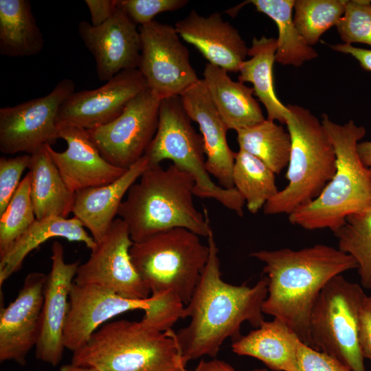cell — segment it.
Returning a JSON list of instances; mask_svg holds the SVG:
<instances>
[{
  "label": "cell",
  "mask_w": 371,
  "mask_h": 371,
  "mask_svg": "<svg viewBox=\"0 0 371 371\" xmlns=\"http://www.w3.org/2000/svg\"><path fill=\"white\" fill-rule=\"evenodd\" d=\"M148 166V159L143 156L115 181L75 192L72 213L91 232L95 243L104 237L124 195Z\"/></svg>",
  "instance_id": "cell-22"
},
{
  "label": "cell",
  "mask_w": 371,
  "mask_h": 371,
  "mask_svg": "<svg viewBox=\"0 0 371 371\" xmlns=\"http://www.w3.org/2000/svg\"><path fill=\"white\" fill-rule=\"evenodd\" d=\"M78 31L94 58L100 81L107 82L124 70L138 68L141 55L139 31L119 7L114 15L100 26L81 21Z\"/></svg>",
  "instance_id": "cell-17"
},
{
  "label": "cell",
  "mask_w": 371,
  "mask_h": 371,
  "mask_svg": "<svg viewBox=\"0 0 371 371\" xmlns=\"http://www.w3.org/2000/svg\"><path fill=\"white\" fill-rule=\"evenodd\" d=\"M336 27L344 43L371 46V1L347 0L344 14Z\"/></svg>",
  "instance_id": "cell-35"
},
{
  "label": "cell",
  "mask_w": 371,
  "mask_h": 371,
  "mask_svg": "<svg viewBox=\"0 0 371 371\" xmlns=\"http://www.w3.org/2000/svg\"><path fill=\"white\" fill-rule=\"evenodd\" d=\"M58 128L59 139L67 143L66 150L58 152L50 145L45 148L73 192L112 183L128 170L117 168L105 160L86 129L69 125Z\"/></svg>",
  "instance_id": "cell-19"
},
{
  "label": "cell",
  "mask_w": 371,
  "mask_h": 371,
  "mask_svg": "<svg viewBox=\"0 0 371 371\" xmlns=\"http://www.w3.org/2000/svg\"><path fill=\"white\" fill-rule=\"evenodd\" d=\"M175 27L179 36L194 45L209 63L228 72H238L248 56L245 41L220 13L204 16L192 10L186 17L178 21Z\"/></svg>",
  "instance_id": "cell-21"
},
{
  "label": "cell",
  "mask_w": 371,
  "mask_h": 371,
  "mask_svg": "<svg viewBox=\"0 0 371 371\" xmlns=\"http://www.w3.org/2000/svg\"><path fill=\"white\" fill-rule=\"evenodd\" d=\"M54 237L80 242L93 249L96 243L81 222L73 217H49L36 219L15 243L8 254L0 260V285L21 269L27 256L40 245Z\"/></svg>",
  "instance_id": "cell-25"
},
{
  "label": "cell",
  "mask_w": 371,
  "mask_h": 371,
  "mask_svg": "<svg viewBox=\"0 0 371 371\" xmlns=\"http://www.w3.org/2000/svg\"><path fill=\"white\" fill-rule=\"evenodd\" d=\"M359 341L363 359L371 365V296L364 299L359 318Z\"/></svg>",
  "instance_id": "cell-39"
},
{
  "label": "cell",
  "mask_w": 371,
  "mask_h": 371,
  "mask_svg": "<svg viewBox=\"0 0 371 371\" xmlns=\"http://www.w3.org/2000/svg\"><path fill=\"white\" fill-rule=\"evenodd\" d=\"M69 308L63 330V344L73 352L82 347L92 334L111 318L142 309V320L161 328H169L182 319L184 305L178 301L150 295L144 300L123 297L95 285L72 284Z\"/></svg>",
  "instance_id": "cell-10"
},
{
  "label": "cell",
  "mask_w": 371,
  "mask_h": 371,
  "mask_svg": "<svg viewBox=\"0 0 371 371\" xmlns=\"http://www.w3.org/2000/svg\"><path fill=\"white\" fill-rule=\"evenodd\" d=\"M190 121L180 96L161 100L157 131L144 154L148 165L172 161L194 179V196L214 199L242 216L245 200L235 188H224L212 181L205 166L202 135L196 132Z\"/></svg>",
  "instance_id": "cell-8"
},
{
  "label": "cell",
  "mask_w": 371,
  "mask_h": 371,
  "mask_svg": "<svg viewBox=\"0 0 371 371\" xmlns=\"http://www.w3.org/2000/svg\"><path fill=\"white\" fill-rule=\"evenodd\" d=\"M250 256L264 263L268 279L263 313L280 319L311 346L309 319L322 289L334 277L357 268L355 260L338 248L317 244L298 250H260Z\"/></svg>",
  "instance_id": "cell-2"
},
{
  "label": "cell",
  "mask_w": 371,
  "mask_h": 371,
  "mask_svg": "<svg viewBox=\"0 0 371 371\" xmlns=\"http://www.w3.org/2000/svg\"><path fill=\"white\" fill-rule=\"evenodd\" d=\"M91 24L98 27L109 21L118 8V0H85Z\"/></svg>",
  "instance_id": "cell-40"
},
{
  "label": "cell",
  "mask_w": 371,
  "mask_h": 371,
  "mask_svg": "<svg viewBox=\"0 0 371 371\" xmlns=\"http://www.w3.org/2000/svg\"><path fill=\"white\" fill-rule=\"evenodd\" d=\"M51 260V270L44 288L41 328L35 356L56 366L60 362L65 348L63 330L69 308V291L80 262H66L63 246L58 241L52 243Z\"/></svg>",
  "instance_id": "cell-18"
},
{
  "label": "cell",
  "mask_w": 371,
  "mask_h": 371,
  "mask_svg": "<svg viewBox=\"0 0 371 371\" xmlns=\"http://www.w3.org/2000/svg\"><path fill=\"white\" fill-rule=\"evenodd\" d=\"M139 31L141 55L137 69L148 87L161 99L180 95L199 80L175 26L153 20L141 25Z\"/></svg>",
  "instance_id": "cell-13"
},
{
  "label": "cell",
  "mask_w": 371,
  "mask_h": 371,
  "mask_svg": "<svg viewBox=\"0 0 371 371\" xmlns=\"http://www.w3.org/2000/svg\"><path fill=\"white\" fill-rule=\"evenodd\" d=\"M43 34L28 0H0V54L18 58L40 53Z\"/></svg>",
  "instance_id": "cell-28"
},
{
  "label": "cell",
  "mask_w": 371,
  "mask_h": 371,
  "mask_svg": "<svg viewBox=\"0 0 371 371\" xmlns=\"http://www.w3.org/2000/svg\"><path fill=\"white\" fill-rule=\"evenodd\" d=\"M179 96L187 115L199 126L207 172L222 188H234L232 172L236 152L227 144L226 134L228 129L212 102L203 80L199 79Z\"/></svg>",
  "instance_id": "cell-20"
},
{
  "label": "cell",
  "mask_w": 371,
  "mask_h": 371,
  "mask_svg": "<svg viewBox=\"0 0 371 371\" xmlns=\"http://www.w3.org/2000/svg\"><path fill=\"white\" fill-rule=\"evenodd\" d=\"M198 371H236L234 368L224 361L214 359L205 361L201 360L196 366ZM252 371H268L266 368H256Z\"/></svg>",
  "instance_id": "cell-42"
},
{
  "label": "cell",
  "mask_w": 371,
  "mask_h": 371,
  "mask_svg": "<svg viewBox=\"0 0 371 371\" xmlns=\"http://www.w3.org/2000/svg\"><path fill=\"white\" fill-rule=\"evenodd\" d=\"M188 3L187 0H118V7L141 26L153 21L156 15L181 9Z\"/></svg>",
  "instance_id": "cell-36"
},
{
  "label": "cell",
  "mask_w": 371,
  "mask_h": 371,
  "mask_svg": "<svg viewBox=\"0 0 371 371\" xmlns=\"http://www.w3.org/2000/svg\"><path fill=\"white\" fill-rule=\"evenodd\" d=\"M71 363L98 371H186L187 363L172 329L125 319L101 326Z\"/></svg>",
  "instance_id": "cell-5"
},
{
  "label": "cell",
  "mask_w": 371,
  "mask_h": 371,
  "mask_svg": "<svg viewBox=\"0 0 371 371\" xmlns=\"http://www.w3.org/2000/svg\"><path fill=\"white\" fill-rule=\"evenodd\" d=\"M256 10L270 17L278 30L276 61L283 65L301 66L318 56L297 30L293 16L294 0H251Z\"/></svg>",
  "instance_id": "cell-29"
},
{
  "label": "cell",
  "mask_w": 371,
  "mask_h": 371,
  "mask_svg": "<svg viewBox=\"0 0 371 371\" xmlns=\"http://www.w3.org/2000/svg\"><path fill=\"white\" fill-rule=\"evenodd\" d=\"M232 179L234 187L252 214L263 208L279 192L274 172L261 160L240 148L235 153Z\"/></svg>",
  "instance_id": "cell-31"
},
{
  "label": "cell",
  "mask_w": 371,
  "mask_h": 371,
  "mask_svg": "<svg viewBox=\"0 0 371 371\" xmlns=\"http://www.w3.org/2000/svg\"><path fill=\"white\" fill-rule=\"evenodd\" d=\"M199 236L181 227L157 233L130 249L132 263L151 295L181 302L191 299L209 258Z\"/></svg>",
  "instance_id": "cell-7"
},
{
  "label": "cell",
  "mask_w": 371,
  "mask_h": 371,
  "mask_svg": "<svg viewBox=\"0 0 371 371\" xmlns=\"http://www.w3.org/2000/svg\"><path fill=\"white\" fill-rule=\"evenodd\" d=\"M58 371H98L93 368L75 365L72 363L62 366Z\"/></svg>",
  "instance_id": "cell-44"
},
{
  "label": "cell",
  "mask_w": 371,
  "mask_h": 371,
  "mask_svg": "<svg viewBox=\"0 0 371 371\" xmlns=\"http://www.w3.org/2000/svg\"><path fill=\"white\" fill-rule=\"evenodd\" d=\"M28 169L36 218H67L72 212L75 192L65 183L45 147L30 155Z\"/></svg>",
  "instance_id": "cell-26"
},
{
  "label": "cell",
  "mask_w": 371,
  "mask_h": 371,
  "mask_svg": "<svg viewBox=\"0 0 371 371\" xmlns=\"http://www.w3.org/2000/svg\"><path fill=\"white\" fill-rule=\"evenodd\" d=\"M297 371H352L348 367L325 353L301 342Z\"/></svg>",
  "instance_id": "cell-38"
},
{
  "label": "cell",
  "mask_w": 371,
  "mask_h": 371,
  "mask_svg": "<svg viewBox=\"0 0 371 371\" xmlns=\"http://www.w3.org/2000/svg\"><path fill=\"white\" fill-rule=\"evenodd\" d=\"M161 100L148 88L131 100L116 119L87 130L105 160L127 170L144 156L157 131Z\"/></svg>",
  "instance_id": "cell-12"
},
{
  "label": "cell",
  "mask_w": 371,
  "mask_h": 371,
  "mask_svg": "<svg viewBox=\"0 0 371 371\" xmlns=\"http://www.w3.org/2000/svg\"><path fill=\"white\" fill-rule=\"evenodd\" d=\"M333 144L337 159L336 172L319 195L288 216L292 225L307 230L341 227L349 216L371 207V177L357 150L366 129L352 120L344 124L321 120Z\"/></svg>",
  "instance_id": "cell-4"
},
{
  "label": "cell",
  "mask_w": 371,
  "mask_h": 371,
  "mask_svg": "<svg viewBox=\"0 0 371 371\" xmlns=\"http://www.w3.org/2000/svg\"><path fill=\"white\" fill-rule=\"evenodd\" d=\"M207 238L209 258L191 299L183 308V319L190 317V322L176 332L187 363L206 355L215 358L226 339L236 341L241 337L243 322L257 328L265 321L262 307L267 296V276L251 287L225 282L221 278L218 249L213 233Z\"/></svg>",
  "instance_id": "cell-1"
},
{
  "label": "cell",
  "mask_w": 371,
  "mask_h": 371,
  "mask_svg": "<svg viewBox=\"0 0 371 371\" xmlns=\"http://www.w3.org/2000/svg\"><path fill=\"white\" fill-rule=\"evenodd\" d=\"M203 80L228 130L237 132L265 120L253 88L232 80L225 69L207 63Z\"/></svg>",
  "instance_id": "cell-24"
},
{
  "label": "cell",
  "mask_w": 371,
  "mask_h": 371,
  "mask_svg": "<svg viewBox=\"0 0 371 371\" xmlns=\"http://www.w3.org/2000/svg\"><path fill=\"white\" fill-rule=\"evenodd\" d=\"M35 220L31 199V173L28 172L0 215V260L8 254Z\"/></svg>",
  "instance_id": "cell-34"
},
{
  "label": "cell",
  "mask_w": 371,
  "mask_h": 371,
  "mask_svg": "<svg viewBox=\"0 0 371 371\" xmlns=\"http://www.w3.org/2000/svg\"><path fill=\"white\" fill-rule=\"evenodd\" d=\"M194 188L192 177L175 165H148L117 211L133 242L175 227L206 238L212 234L206 212L203 215L194 204Z\"/></svg>",
  "instance_id": "cell-3"
},
{
  "label": "cell",
  "mask_w": 371,
  "mask_h": 371,
  "mask_svg": "<svg viewBox=\"0 0 371 371\" xmlns=\"http://www.w3.org/2000/svg\"><path fill=\"white\" fill-rule=\"evenodd\" d=\"M30 155L0 158V215H1L21 181V177L28 168Z\"/></svg>",
  "instance_id": "cell-37"
},
{
  "label": "cell",
  "mask_w": 371,
  "mask_h": 371,
  "mask_svg": "<svg viewBox=\"0 0 371 371\" xmlns=\"http://www.w3.org/2000/svg\"><path fill=\"white\" fill-rule=\"evenodd\" d=\"M186 371H188V370H186ZM192 371H198L197 368L196 367L195 369L194 370H192Z\"/></svg>",
  "instance_id": "cell-45"
},
{
  "label": "cell",
  "mask_w": 371,
  "mask_h": 371,
  "mask_svg": "<svg viewBox=\"0 0 371 371\" xmlns=\"http://www.w3.org/2000/svg\"><path fill=\"white\" fill-rule=\"evenodd\" d=\"M236 133L239 148L261 160L276 175L288 166L291 139L282 125L267 118Z\"/></svg>",
  "instance_id": "cell-30"
},
{
  "label": "cell",
  "mask_w": 371,
  "mask_h": 371,
  "mask_svg": "<svg viewBox=\"0 0 371 371\" xmlns=\"http://www.w3.org/2000/svg\"><path fill=\"white\" fill-rule=\"evenodd\" d=\"M276 49V38L254 37L248 51L250 58L241 63L238 78L240 82L253 85L254 94L265 107L268 119L285 124L288 109L278 98L273 84Z\"/></svg>",
  "instance_id": "cell-27"
},
{
  "label": "cell",
  "mask_w": 371,
  "mask_h": 371,
  "mask_svg": "<svg viewBox=\"0 0 371 371\" xmlns=\"http://www.w3.org/2000/svg\"><path fill=\"white\" fill-rule=\"evenodd\" d=\"M366 295L360 284L338 275L322 289L310 315V347L352 371H366L359 341V318Z\"/></svg>",
  "instance_id": "cell-9"
},
{
  "label": "cell",
  "mask_w": 371,
  "mask_h": 371,
  "mask_svg": "<svg viewBox=\"0 0 371 371\" xmlns=\"http://www.w3.org/2000/svg\"><path fill=\"white\" fill-rule=\"evenodd\" d=\"M285 124L291 149L285 177L287 186L267 202L264 214H289L317 198L334 176L335 152L322 123L308 109L286 106Z\"/></svg>",
  "instance_id": "cell-6"
},
{
  "label": "cell",
  "mask_w": 371,
  "mask_h": 371,
  "mask_svg": "<svg viewBox=\"0 0 371 371\" xmlns=\"http://www.w3.org/2000/svg\"><path fill=\"white\" fill-rule=\"evenodd\" d=\"M369 172H370V177H371V168H369Z\"/></svg>",
  "instance_id": "cell-46"
},
{
  "label": "cell",
  "mask_w": 371,
  "mask_h": 371,
  "mask_svg": "<svg viewBox=\"0 0 371 371\" xmlns=\"http://www.w3.org/2000/svg\"><path fill=\"white\" fill-rule=\"evenodd\" d=\"M133 242L126 223L115 218L104 237L80 264L74 282L107 289L128 299L144 300L150 291L135 270L131 258Z\"/></svg>",
  "instance_id": "cell-14"
},
{
  "label": "cell",
  "mask_w": 371,
  "mask_h": 371,
  "mask_svg": "<svg viewBox=\"0 0 371 371\" xmlns=\"http://www.w3.org/2000/svg\"><path fill=\"white\" fill-rule=\"evenodd\" d=\"M72 80L62 79L47 95L0 109V150L4 154L33 155L58 137V114L74 92Z\"/></svg>",
  "instance_id": "cell-11"
},
{
  "label": "cell",
  "mask_w": 371,
  "mask_h": 371,
  "mask_svg": "<svg viewBox=\"0 0 371 371\" xmlns=\"http://www.w3.org/2000/svg\"><path fill=\"white\" fill-rule=\"evenodd\" d=\"M47 275L32 272L25 277L18 295L0 313V361L26 363L41 328L44 288Z\"/></svg>",
  "instance_id": "cell-16"
},
{
  "label": "cell",
  "mask_w": 371,
  "mask_h": 371,
  "mask_svg": "<svg viewBox=\"0 0 371 371\" xmlns=\"http://www.w3.org/2000/svg\"><path fill=\"white\" fill-rule=\"evenodd\" d=\"M347 0H296L294 23L308 45L317 43L343 16Z\"/></svg>",
  "instance_id": "cell-33"
},
{
  "label": "cell",
  "mask_w": 371,
  "mask_h": 371,
  "mask_svg": "<svg viewBox=\"0 0 371 371\" xmlns=\"http://www.w3.org/2000/svg\"><path fill=\"white\" fill-rule=\"evenodd\" d=\"M357 150L364 166L368 168H371V141L359 142Z\"/></svg>",
  "instance_id": "cell-43"
},
{
  "label": "cell",
  "mask_w": 371,
  "mask_h": 371,
  "mask_svg": "<svg viewBox=\"0 0 371 371\" xmlns=\"http://www.w3.org/2000/svg\"><path fill=\"white\" fill-rule=\"evenodd\" d=\"M333 232L337 239L338 249L355 260L360 285L371 290V207L349 216L345 223Z\"/></svg>",
  "instance_id": "cell-32"
},
{
  "label": "cell",
  "mask_w": 371,
  "mask_h": 371,
  "mask_svg": "<svg viewBox=\"0 0 371 371\" xmlns=\"http://www.w3.org/2000/svg\"><path fill=\"white\" fill-rule=\"evenodd\" d=\"M301 342L289 326L273 317L234 341L232 349L238 355L261 361L273 371H297Z\"/></svg>",
  "instance_id": "cell-23"
},
{
  "label": "cell",
  "mask_w": 371,
  "mask_h": 371,
  "mask_svg": "<svg viewBox=\"0 0 371 371\" xmlns=\"http://www.w3.org/2000/svg\"><path fill=\"white\" fill-rule=\"evenodd\" d=\"M330 47L336 52L351 55L363 69L371 71V49L345 43L330 45Z\"/></svg>",
  "instance_id": "cell-41"
},
{
  "label": "cell",
  "mask_w": 371,
  "mask_h": 371,
  "mask_svg": "<svg viewBox=\"0 0 371 371\" xmlns=\"http://www.w3.org/2000/svg\"><path fill=\"white\" fill-rule=\"evenodd\" d=\"M148 88L138 69L124 70L97 89L71 93L60 107L58 126L90 130L105 125L116 119L131 100Z\"/></svg>",
  "instance_id": "cell-15"
}]
</instances>
